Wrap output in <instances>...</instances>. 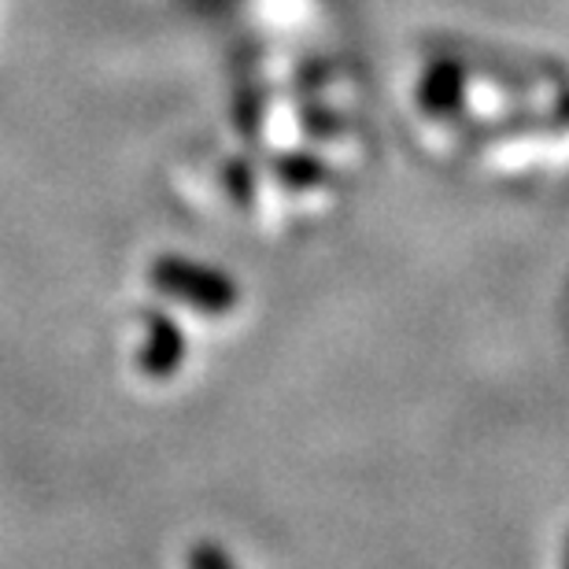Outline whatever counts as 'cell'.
<instances>
[{"label":"cell","instance_id":"cell-4","mask_svg":"<svg viewBox=\"0 0 569 569\" xmlns=\"http://www.w3.org/2000/svg\"><path fill=\"white\" fill-rule=\"evenodd\" d=\"M562 569H569V537H566V548H562Z\"/></svg>","mask_w":569,"mask_h":569},{"label":"cell","instance_id":"cell-3","mask_svg":"<svg viewBox=\"0 0 569 569\" xmlns=\"http://www.w3.org/2000/svg\"><path fill=\"white\" fill-rule=\"evenodd\" d=\"M189 569H237V562L230 559V551L219 548V543H197V548L189 551V559H186Z\"/></svg>","mask_w":569,"mask_h":569},{"label":"cell","instance_id":"cell-2","mask_svg":"<svg viewBox=\"0 0 569 569\" xmlns=\"http://www.w3.org/2000/svg\"><path fill=\"white\" fill-rule=\"evenodd\" d=\"M189 351L186 333L178 329V322H170L167 315H152L144 322V340L138 351V362L148 378H170V373L181 370Z\"/></svg>","mask_w":569,"mask_h":569},{"label":"cell","instance_id":"cell-1","mask_svg":"<svg viewBox=\"0 0 569 569\" xmlns=\"http://www.w3.org/2000/svg\"><path fill=\"white\" fill-rule=\"evenodd\" d=\"M148 281L170 300L192 307L200 315H230L241 303V289L237 281L219 267L197 263L186 256H159L148 267Z\"/></svg>","mask_w":569,"mask_h":569}]
</instances>
